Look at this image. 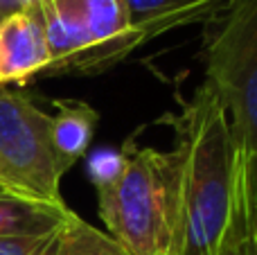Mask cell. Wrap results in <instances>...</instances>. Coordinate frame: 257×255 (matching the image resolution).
Returning <instances> with one entry per match:
<instances>
[{
    "label": "cell",
    "instance_id": "obj_5",
    "mask_svg": "<svg viewBox=\"0 0 257 255\" xmlns=\"http://www.w3.org/2000/svg\"><path fill=\"white\" fill-rule=\"evenodd\" d=\"M50 143V115L23 90L0 86V190L9 197L66 206Z\"/></svg>",
    "mask_w": 257,
    "mask_h": 255
},
{
    "label": "cell",
    "instance_id": "obj_9",
    "mask_svg": "<svg viewBox=\"0 0 257 255\" xmlns=\"http://www.w3.org/2000/svg\"><path fill=\"white\" fill-rule=\"evenodd\" d=\"M77 212L66 206L30 201L9 194H0V239L30 237L66 228Z\"/></svg>",
    "mask_w": 257,
    "mask_h": 255
},
{
    "label": "cell",
    "instance_id": "obj_10",
    "mask_svg": "<svg viewBox=\"0 0 257 255\" xmlns=\"http://www.w3.org/2000/svg\"><path fill=\"white\" fill-rule=\"evenodd\" d=\"M246 248H248V165L246 156L237 149L230 219L219 242L217 255H246Z\"/></svg>",
    "mask_w": 257,
    "mask_h": 255
},
{
    "label": "cell",
    "instance_id": "obj_3",
    "mask_svg": "<svg viewBox=\"0 0 257 255\" xmlns=\"http://www.w3.org/2000/svg\"><path fill=\"white\" fill-rule=\"evenodd\" d=\"M34 7L50 50L45 77L99 75L145 45L124 0H39Z\"/></svg>",
    "mask_w": 257,
    "mask_h": 255
},
{
    "label": "cell",
    "instance_id": "obj_12",
    "mask_svg": "<svg viewBox=\"0 0 257 255\" xmlns=\"http://www.w3.org/2000/svg\"><path fill=\"white\" fill-rule=\"evenodd\" d=\"M61 235L63 228L30 237H5L0 239V255H57Z\"/></svg>",
    "mask_w": 257,
    "mask_h": 255
},
{
    "label": "cell",
    "instance_id": "obj_7",
    "mask_svg": "<svg viewBox=\"0 0 257 255\" xmlns=\"http://www.w3.org/2000/svg\"><path fill=\"white\" fill-rule=\"evenodd\" d=\"M230 0H124L128 21L142 43L187 25H205Z\"/></svg>",
    "mask_w": 257,
    "mask_h": 255
},
{
    "label": "cell",
    "instance_id": "obj_6",
    "mask_svg": "<svg viewBox=\"0 0 257 255\" xmlns=\"http://www.w3.org/2000/svg\"><path fill=\"white\" fill-rule=\"evenodd\" d=\"M48 66L50 50L39 9L0 21V86H23L34 77H45Z\"/></svg>",
    "mask_w": 257,
    "mask_h": 255
},
{
    "label": "cell",
    "instance_id": "obj_13",
    "mask_svg": "<svg viewBox=\"0 0 257 255\" xmlns=\"http://www.w3.org/2000/svg\"><path fill=\"white\" fill-rule=\"evenodd\" d=\"M246 165H248V248H246V255H257V158L246 156Z\"/></svg>",
    "mask_w": 257,
    "mask_h": 255
},
{
    "label": "cell",
    "instance_id": "obj_11",
    "mask_svg": "<svg viewBox=\"0 0 257 255\" xmlns=\"http://www.w3.org/2000/svg\"><path fill=\"white\" fill-rule=\"evenodd\" d=\"M126 167V156L124 152H115V149H97L88 156L86 163V172H88L90 183L95 185V190H108L120 181V176L124 174Z\"/></svg>",
    "mask_w": 257,
    "mask_h": 255
},
{
    "label": "cell",
    "instance_id": "obj_1",
    "mask_svg": "<svg viewBox=\"0 0 257 255\" xmlns=\"http://www.w3.org/2000/svg\"><path fill=\"white\" fill-rule=\"evenodd\" d=\"M183 154L181 210L172 255H217L232 206L235 140L221 99L208 84L176 115H165Z\"/></svg>",
    "mask_w": 257,
    "mask_h": 255
},
{
    "label": "cell",
    "instance_id": "obj_4",
    "mask_svg": "<svg viewBox=\"0 0 257 255\" xmlns=\"http://www.w3.org/2000/svg\"><path fill=\"white\" fill-rule=\"evenodd\" d=\"M205 84L228 113L232 140L257 158V0H230L203 25Z\"/></svg>",
    "mask_w": 257,
    "mask_h": 255
},
{
    "label": "cell",
    "instance_id": "obj_14",
    "mask_svg": "<svg viewBox=\"0 0 257 255\" xmlns=\"http://www.w3.org/2000/svg\"><path fill=\"white\" fill-rule=\"evenodd\" d=\"M39 0H0V21L14 16V14H21L32 9Z\"/></svg>",
    "mask_w": 257,
    "mask_h": 255
},
{
    "label": "cell",
    "instance_id": "obj_15",
    "mask_svg": "<svg viewBox=\"0 0 257 255\" xmlns=\"http://www.w3.org/2000/svg\"><path fill=\"white\" fill-rule=\"evenodd\" d=\"M0 194H5V192H3V190H0Z\"/></svg>",
    "mask_w": 257,
    "mask_h": 255
},
{
    "label": "cell",
    "instance_id": "obj_2",
    "mask_svg": "<svg viewBox=\"0 0 257 255\" xmlns=\"http://www.w3.org/2000/svg\"><path fill=\"white\" fill-rule=\"evenodd\" d=\"M122 152L124 174L97 192L99 217L126 255H172L181 210V149L160 152L126 140Z\"/></svg>",
    "mask_w": 257,
    "mask_h": 255
},
{
    "label": "cell",
    "instance_id": "obj_8",
    "mask_svg": "<svg viewBox=\"0 0 257 255\" xmlns=\"http://www.w3.org/2000/svg\"><path fill=\"white\" fill-rule=\"evenodd\" d=\"M52 106L57 108L50 115V143L57 158L61 174H66L77 161L86 156L93 145L95 129L99 124V113L81 99H54Z\"/></svg>",
    "mask_w": 257,
    "mask_h": 255
}]
</instances>
